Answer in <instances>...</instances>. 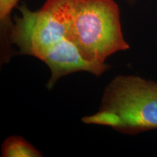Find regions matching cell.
Listing matches in <instances>:
<instances>
[{
  "mask_svg": "<svg viewBox=\"0 0 157 157\" xmlns=\"http://www.w3.org/2000/svg\"><path fill=\"white\" fill-rule=\"evenodd\" d=\"M70 39L90 61L104 63L116 52L129 48L113 0H77Z\"/></svg>",
  "mask_w": 157,
  "mask_h": 157,
  "instance_id": "7a4b0ae2",
  "label": "cell"
},
{
  "mask_svg": "<svg viewBox=\"0 0 157 157\" xmlns=\"http://www.w3.org/2000/svg\"><path fill=\"white\" fill-rule=\"evenodd\" d=\"M82 121L127 135L157 129V83L137 76H116L104 90L98 111Z\"/></svg>",
  "mask_w": 157,
  "mask_h": 157,
  "instance_id": "6da1fadb",
  "label": "cell"
},
{
  "mask_svg": "<svg viewBox=\"0 0 157 157\" xmlns=\"http://www.w3.org/2000/svg\"><path fill=\"white\" fill-rule=\"evenodd\" d=\"M17 1L18 0H0V19L2 27H5L11 10L16 5Z\"/></svg>",
  "mask_w": 157,
  "mask_h": 157,
  "instance_id": "8992f818",
  "label": "cell"
},
{
  "mask_svg": "<svg viewBox=\"0 0 157 157\" xmlns=\"http://www.w3.org/2000/svg\"><path fill=\"white\" fill-rule=\"evenodd\" d=\"M42 61L51 71V76L47 84L48 90L52 89L60 77L68 74L84 71L100 76L110 67L104 63L90 61L84 58L77 46L68 38H64L53 45Z\"/></svg>",
  "mask_w": 157,
  "mask_h": 157,
  "instance_id": "277c9868",
  "label": "cell"
},
{
  "mask_svg": "<svg viewBox=\"0 0 157 157\" xmlns=\"http://www.w3.org/2000/svg\"><path fill=\"white\" fill-rule=\"evenodd\" d=\"M77 0H48L39 10L32 12L23 6L10 36L19 54L42 60L53 45L70 39Z\"/></svg>",
  "mask_w": 157,
  "mask_h": 157,
  "instance_id": "3957f363",
  "label": "cell"
},
{
  "mask_svg": "<svg viewBox=\"0 0 157 157\" xmlns=\"http://www.w3.org/2000/svg\"><path fill=\"white\" fill-rule=\"evenodd\" d=\"M3 157L42 156L37 149L20 136H10L5 139L2 146Z\"/></svg>",
  "mask_w": 157,
  "mask_h": 157,
  "instance_id": "5b68a950",
  "label": "cell"
}]
</instances>
